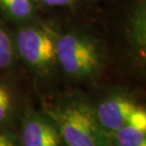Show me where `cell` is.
Instances as JSON below:
<instances>
[{
	"label": "cell",
	"instance_id": "6da1fadb",
	"mask_svg": "<svg viewBox=\"0 0 146 146\" xmlns=\"http://www.w3.org/2000/svg\"><path fill=\"white\" fill-rule=\"evenodd\" d=\"M64 146H110V135L96 117L94 105L83 96H74L47 110Z\"/></svg>",
	"mask_w": 146,
	"mask_h": 146
},
{
	"label": "cell",
	"instance_id": "7a4b0ae2",
	"mask_svg": "<svg viewBox=\"0 0 146 146\" xmlns=\"http://www.w3.org/2000/svg\"><path fill=\"white\" fill-rule=\"evenodd\" d=\"M57 60L66 76L81 82H94L103 73L105 53L90 34L72 30L57 39Z\"/></svg>",
	"mask_w": 146,
	"mask_h": 146
},
{
	"label": "cell",
	"instance_id": "3957f363",
	"mask_svg": "<svg viewBox=\"0 0 146 146\" xmlns=\"http://www.w3.org/2000/svg\"><path fill=\"white\" fill-rule=\"evenodd\" d=\"M130 57L132 85L146 104V0H132L123 25Z\"/></svg>",
	"mask_w": 146,
	"mask_h": 146
},
{
	"label": "cell",
	"instance_id": "277c9868",
	"mask_svg": "<svg viewBox=\"0 0 146 146\" xmlns=\"http://www.w3.org/2000/svg\"><path fill=\"white\" fill-rule=\"evenodd\" d=\"M57 37L50 29L27 26L19 29L16 47L22 58L37 72H49L57 60Z\"/></svg>",
	"mask_w": 146,
	"mask_h": 146
},
{
	"label": "cell",
	"instance_id": "5b68a950",
	"mask_svg": "<svg viewBox=\"0 0 146 146\" xmlns=\"http://www.w3.org/2000/svg\"><path fill=\"white\" fill-rule=\"evenodd\" d=\"M92 105L99 123L111 135L128 125L132 114L146 104L131 88L120 87L113 89Z\"/></svg>",
	"mask_w": 146,
	"mask_h": 146
},
{
	"label": "cell",
	"instance_id": "8992f818",
	"mask_svg": "<svg viewBox=\"0 0 146 146\" xmlns=\"http://www.w3.org/2000/svg\"><path fill=\"white\" fill-rule=\"evenodd\" d=\"M21 146H64L60 132L48 116L29 112L24 120Z\"/></svg>",
	"mask_w": 146,
	"mask_h": 146
},
{
	"label": "cell",
	"instance_id": "52a82bcc",
	"mask_svg": "<svg viewBox=\"0 0 146 146\" xmlns=\"http://www.w3.org/2000/svg\"><path fill=\"white\" fill-rule=\"evenodd\" d=\"M110 146H146V129L125 125L110 135Z\"/></svg>",
	"mask_w": 146,
	"mask_h": 146
},
{
	"label": "cell",
	"instance_id": "ba28073f",
	"mask_svg": "<svg viewBox=\"0 0 146 146\" xmlns=\"http://www.w3.org/2000/svg\"><path fill=\"white\" fill-rule=\"evenodd\" d=\"M0 10L13 20H26L33 14V0H0Z\"/></svg>",
	"mask_w": 146,
	"mask_h": 146
},
{
	"label": "cell",
	"instance_id": "9c48e42d",
	"mask_svg": "<svg viewBox=\"0 0 146 146\" xmlns=\"http://www.w3.org/2000/svg\"><path fill=\"white\" fill-rule=\"evenodd\" d=\"M13 58V47L9 34L0 24V70L8 68Z\"/></svg>",
	"mask_w": 146,
	"mask_h": 146
},
{
	"label": "cell",
	"instance_id": "30bf717a",
	"mask_svg": "<svg viewBox=\"0 0 146 146\" xmlns=\"http://www.w3.org/2000/svg\"><path fill=\"white\" fill-rule=\"evenodd\" d=\"M13 100L9 88L0 83V125L9 119L12 110Z\"/></svg>",
	"mask_w": 146,
	"mask_h": 146
},
{
	"label": "cell",
	"instance_id": "8fae6325",
	"mask_svg": "<svg viewBox=\"0 0 146 146\" xmlns=\"http://www.w3.org/2000/svg\"><path fill=\"white\" fill-rule=\"evenodd\" d=\"M0 146H17V141L11 133L0 131Z\"/></svg>",
	"mask_w": 146,
	"mask_h": 146
},
{
	"label": "cell",
	"instance_id": "7c38bea8",
	"mask_svg": "<svg viewBox=\"0 0 146 146\" xmlns=\"http://www.w3.org/2000/svg\"><path fill=\"white\" fill-rule=\"evenodd\" d=\"M42 4L51 7H60V6H68L74 3L76 0H35Z\"/></svg>",
	"mask_w": 146,
	"mask_h": 146
}]
</instances>
